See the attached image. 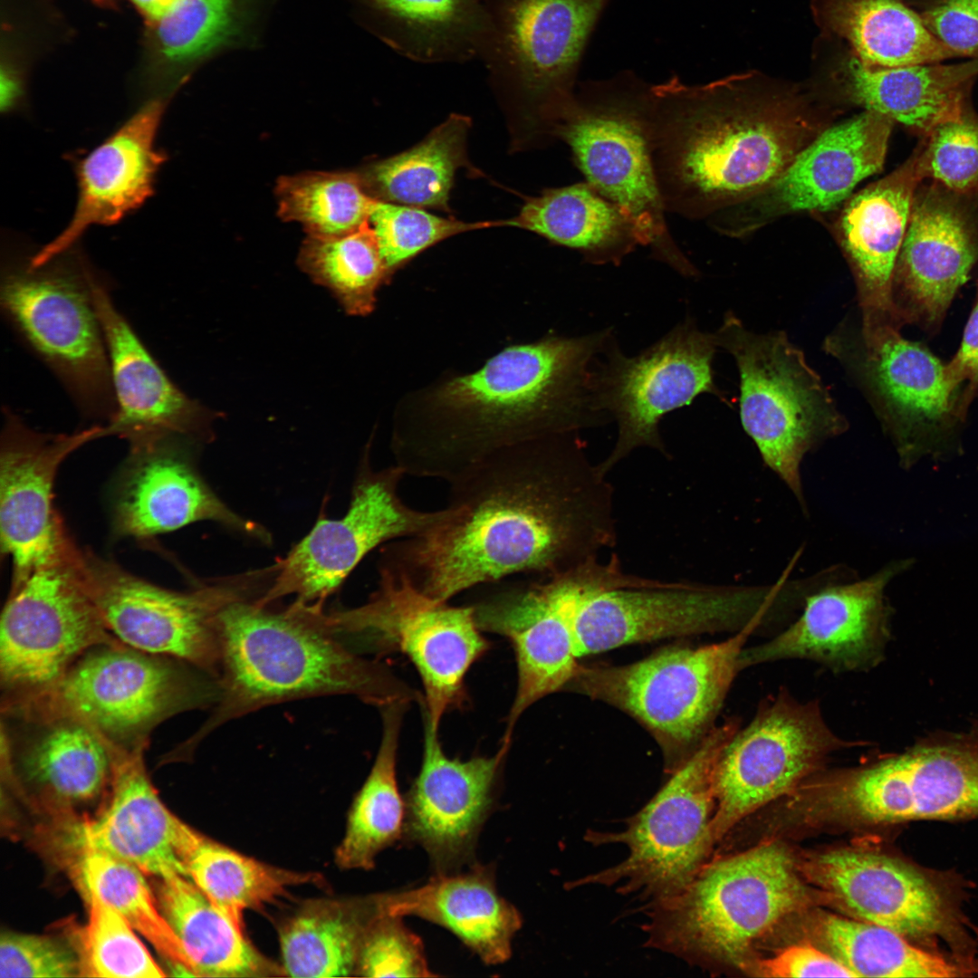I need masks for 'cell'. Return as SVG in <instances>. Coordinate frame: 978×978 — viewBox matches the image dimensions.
Returning <instances> with one entry per match:
<instances>
[{"mask_svg":"<svg viewBox=\"0 0 978 978\" xmlns=\"http://www.w3.org/2000/svg\"><path fill=\"white\" fill-rule=\"evenodd\" d=\"M379 898L388 915L414 916L446 928L487 964L510 958L522 926L518 910L498 893L493 870L478 865L464 873H438L419 887Z\"/></svg>","mask_w":978,"mask_h":978,"instance_id":"35","label":"cell"},{"mask_svg":"<svg viewBox=\"0 0 978 978\" xmlns=\"http://www.w3.org/2000/svg\"><path fill=\"white\" fill-rule=\"evenodd\" d=\"M854 745L829 728L818 701L801 702L784 688L767 698L715 765L714 844L743 818L799 787L829 754Z\"/></svg>","mask_w":978,"mask_h":978,"instance_id":"19","label":"cell"},{"mask_svg":"<svg viewBox=\"0 0 978 978\" xmlns=\"http://www.w3.org/2000/svg\"><path fill=\"white\" fill-rule=\"evenodd\" d=\"M807 877L857 919L905 937L943 936L951 926L939 890L892 857L855 849L829 850L803 865Z\"/></svg>","mask_w":978,"mask_h":978,"instance_id":"29","label":"cell"},{"mask_svg":"<svg viewBox=\"0 0 978 978\" xmlns=\"http://www.w3.org/2000/svg\"><path fill=\"white\" fill-rule=\"evenodd\" d=\"M746 76L652 84L651 146L666 213L716 215L771 186L821 131L798 98Z\"/></svg>","mask_w":978,"mask_h":978,"instance_id":"2","label":"cell"},{"mask_svg":"<svg viewBox=\"0 0 978 978\" xmlns=\"http://www.w3.org/2000/svg\"><path fill=\"white\" fill-rule=\"evenodd\" d=\"M508 748L503 743L490 757L450 758L426 720L422 764L407 797L404 835L427 851L437 873L452 872L471 859Z\"/></svg>","mask_w":978,"mask_h":978,"instance_id":"27","label":"cell"},{"mask_svg":"<svg viewBox=\"0 0 978 978\" xmlns=\"http://www.w3.org/2000/svg\"><path fill=\"white\" fill-rule=\"evenodd\" d=\"M809 791L870 823L978 816V733L830 772Z\"/></svg>","mask_w":978,"mask_h":978,"instance_id":"21","label":"cell"},{"mask_svg":"<svg viewBox=\"0 0 978 978\" xmlns=\"http://www.w3.org/2000/svg\"><path fill=\"white\" fill-rule=\"evenodd\" d=\"M94 300L103 329L116 413L109 436L129 444L166 435L209 438L216 414L187 396L168 377L135 332L100 276Z\"/></svg>","mask_w":978,"mask_h":978,"instance_id":"28","label":"cell"},{"mask_svg":"<svg viewBox=\"0 0 978 978\" xmlns=\"http://www.w3.org/2000/svg\"><path fill=\"white\" fill-rule=\"evenodd\" d=\"M977 76L978 57L951 65L883 68L868 66L853 56L842 67L844 87L853 101L923 137L969 104Z\"/></svg>","mask_w":978,"mask_h":978,"instance_id":"36","label":"cell"},{"mask_svg":"<svg viewBox=\"0 0 978 978\" xmlns=\"http://www.w3.org/2000/svg\"><path fill=\"white\" fill-rule=\"evenodd\" d=\"M79 853L76 873L85 896H94L115 909L174 970L195 975L178 937L144 878L145 873L104 852L81 849Z\"/></svg>","mask_w":978,"mask_h":978,"instance_id":"47","label":"cell"},{"mask_svg":"<svg viewBox=\"0 0 978 978\" xmlns=\"http://www.w3.org/2000/svg\"><path fill=\"white\" fill-rule=\"evenodd\" d=\"M166 101L143 104L101 144L73 160L78 197L67 226L32 254L45 260L79 243L91 225H110L139 208L154 194L167 154L156 148Z\"/></svg>","mask_w":978,"mask_h":978,"instance_id":"30","label":"cell"},{"mask_svg":"<svg viewBox=\"0 0 978 978\" xmlns=\"http://www.w3.org/2000/svg\"><path fill=\"white\" fill-rule=\"evenodd\" d=\"M179 435L129 445L111 494V532L117 539L149 540L190 523L212 521L261 539L264 530L232 512L192 465Z\"/></svg>","mask_w":978,"mask_h":978,"instance_id":"26","label":"cell"},{"mask_svg":"<svg viewBox=\"0 0 978 978\" xmlns=\"http://www.w3.org/2000/svg\"><path fill=\"white\" fill-rule=\"evenodd\" d=\"M369 224L388 272H394L433 244L476 229L506 225V221L464 222L442 217L421 207L377 199Z\"/></svg>","mask_w":978,"mask_h":978,"instance_id":"51","label":"cell"},{"mask_svg":"<svg viewBox=\"0 0 978 978\" xmlns=\"http://www.w3.org/2000/svg\"><path fill=\"white\" fill-rule=\"evenodd\" d=\"M756 970L763 977H857L834 954L810 944L790 945L760 961Z\"/></svg>","mask_w":978,"mask_h":978,"instance_id":"56","label":"cell"},{"mask_svg":"<svg viewBox=\"0 0 978 978\" xmlns=\"http://www.w3.org/2000/svg\"><path fill=\"white\" fill-rule=\"evenodd\" d=\"M506 225L575 249L593 264L618 265L638 246H648L635 218L587 181L528 197Z\"/></svg>","mask_w":978,"mask_h":978,"instance_id":"37","label":"cell"},{"mask_svg":"<svg viewBox=\"0 0 978 978\" xmlns=\"http://www.w3.org/2000/svg\"><path fill=\"white\" fill-rule=\"evenodd\" d=\"M717 347L714 334L700 331L691 318L633 357L623 354L609 337L593 379L598 409L618 425L615 446L599 464L604 474L638 447L647 446L668 456L659 423L698 395L710 393L727 402L714 381L712 363Z\"/></svg>","mask_w":978,"mask_h":978,"instance_id":"18","label":"cell"},{"mask_svg":"<svg viewBox=\"0 0 978 978\" xmlns=\"http://www.w3.org/2000/svg\"><path fill=\"white\" fill-rule=\"evenodd\" d=\"M813 9L820 24L845 39L868 66L937 63L955 56L898 0H816Z\"/></svg>","mask_w":978,"mask_h":978,"instance_id":"41","label":"cell"},{"mask_svg":"<svg viewBox=\"0 0 978 978\" xmlns=\"http://www.w3.org/2000/svg\"><path fill=\"white\" fill-rule=\"evenodd\" d=\"M894 121L866 110L818 134L762 193L771 217L799 211H826L842 202L885 162Z\"/></svg>","mask_w":978,"mask_h":978,"instance_id":"34","label":"cell"},{"mask_svg":"<svg viewBox=\"0 0 978 978\" xmlns=\"http://www.w3.org/2000/svg\"><path fill=\"white\" fill-rule=\"evenodd\" d=\"M152 24L159 20L177 0H130Z\"/></svg>","mask_w":978,"mask_h":978,"instance_id":"59","label":"cell"},{"mask_svg":"<svg viewBox=\"0 0 978 978\" xmlns=\"http://www.w3.org/2000/svg\"><path fill=\"white\" fill-rule=\"evenodd\" d=\"M74 976H82L80 943L75 945L51 935H1V978Z\"/></svg>","mask_w":978,"mask_h":978,"instance_id":"54","label":"cell"},{"mask_svg":"<svg viewBox=\"0 0 978 978\" xmlns=\"http://www.w3.org/2000/svg\"><path fill=\"white\" fill-rule=\"evenodd\" d=\"M89 919L80 935L82 976L164 977L134 928L111 906L86 896Z\"/></svg>","mask_w":978,"mask_h":978,"instance_id":"50","label":"cell"},{"mask_svg":"<svg viewBox=\"0 0 978 978\" xmlns=\"http://www.w3.org/2000/svg\"><path fill=\"white\" fill-rule=\"evenodd\" d=\"M405 475L397 465L373 470L367 454L346 513L339 519L318 521L275 566L274 579L255 602L267 606L294 595V601L323 605L377 546L422 533L446 518L447 506L426 512L402 500L398 488Z\"/></svg>","mask_w":978,"mask_h":978,"instance_id":"22","label":"cell"},{"mask_svg":"<svg viewBox=\"0 0 978 978\" xmlns=\"http://www.w3.org/2000/svg\"><path fill=\"white\" fill-rule=\"evenodd\" d=\"M297 264L353 316L374 310L377 291L390 275L369 221L343 235H308L300 247Z\"/></svg>","mask_w":978,"mask_h":978,"instance_id":"46","label":"cell"},{"mask_svg":"<svg viewBox=\"0 0 978 978\" xmlns=\"http://www.w3.org/2000/svg\"><path fill=\"white\" fill-rule=\"evenodd\" d=\"M947 377L961 392L959 410L964 418L978 393V297L965 325L961 345L951 361L945 364Z\"/></svg>","mask_w":978,"mask_h":978,"instance_id":"57","label":"cell"},{"mask_svg":"<svg viewBox=\"0 0 978 978\" xmlns=\"http://www.w3.org/2000/svg\"><path fill=\"white\" fill-rule=\"evenodd\" d=\"M489 583L473 605L482 631L506 638L515 655L518 684L503 743L510 744L514 724L532 704L564 689L579 665L576 620L588 597L634 582L617 554L597 558L551 576Z\"/></svg>","mask_w":978,"mask_h":978,"instance_id":"13","label":"cell"},{"mask_svg":"<svg viewBox=\"0 0 978 978\" xmlns=\"http://www.w3.org/2000/svg\"><path fill=\"white\" fill-rule=\"evenodd\" d=\"M379 589L363 605L323 613L329 629L352 650L400 652L425 691L426 720L437 731L444 714L463 699L465 676L488 647L473 607L451 606L379 567Z\"/></svg>","mask_w":978,"mask_h":978,"instance_id":"14","label":"cell"},{"mask_svg":"<svg viewBox=\"0 0 978 978\" xmlns=\"http://www.w3.org/2000/svg\"><path fill=\"white\" fill-rule=\"evenodd\" d=\"M899 330L845 319L826 337L823 349L866 395L908 464L964 418L961 392L949 380L945 364Z\"/></svg>","mask_w":978,"mask_h":978,"instance_id":"17","label":"cell"},{"mask_svg":"<svg viewBox=\"0 0 978 978\" xmlns=\"http://www.w3.org/2000/svg\"><path fill=\"white\" fill-rule=\"evenodd\" d=\"M908 565L893 561L863 580H836L810 592L788 628L766 642L744 647L740 670L791 659L816 662L835 673L877 666L888 638L885 590Z\"/></svg>","mask_w":978,"mask_h":978,"instance_id":"24","label":"cell"},{"mask_svg":"<svg viewBox=\"0 0 978 978\" xmlns=\"http://www.w3.org/2000/svg\"><path fill=\"white\" fill-rule=\"evenodd\" d=\"M0 109L9 114L21 109L24 101V84L19 75L8 68L1 71Z\"/></svg>","mask_w":978,"mask_h":978,"instance_id":"58","label":"cell"},{"mask_svg":"<svg viewBox=\"0 0 978 978\" xmlns=\"http://www.w3.org/2000/svg\"><path fill=\"white\" fill-rule=\"evenodd\" d=\"M754 631L714 644L665 647L623 666L579 665L564 690L613 705L654 736L673 772L714 727L739 657Z\"/></svg>","mask_w":978,"mask_h":978,"instance_id":"10","label":"cell"},{"mask_svg":"<svg viewBox=\"0 0 978 978\" xmlns=\"http://www.w3.org/2000/svg\"><path fill=\"white\" fill-rule=\"evenodd\" d=\"M264 0H177L155 22L160 53L187 68L228 48L252 43Z\"/></svg>","mask_w":978,"mask_h":978,"instance_id":"45","label":"cell"},{"mask_svg":"<svg viewBox=\"0 0 978 978\" xmlns=\"http://www.w3.org/2000/svg\"><path fill=\"white\" fill-rule=\"evenodd\" d=\"M819 932L833 954L857 977L948 978L963 971L888 928L855 917L826 915L820 918Z\"/></svg>","mask_w":978,"mask_h":978,"instance_id":"48","label":"cell"},{"mask_svg":"<svg viewBox=\"0 0 978 978\" xmlns=\"http://www.w3.org/2000/svg\"><path fill=\"white\" fill-rule=\"evenodd\" d=\"M610 335L605 330L509 347L449 381L436 395L438 416L406 432V473L448 483L498 449L606 422L593 378Z\"/></svg>","mask_w":978,"mask_h":978,"instance_id":"3","label":"cell"},{"mask_svg":"<svg viewBox=\"0 0 978 978\" xmlns=\"http://www.w3.org/2000/svg\"><path fill=\"white\" fill-rule=\"evenodd\" d=\"M922 181L916 149L892 173L853 197L842 212L840 241L865 324H905L893 299V282L914 195Z\"/></svg>","mask_w":978,"mask_h":978,"instance_id":"33","label":"cell"},{"mask_svg":"<svg viewBox=\"0 0 978 978\" xmlns=\"http://www.w3.org/2000/svg\"><path fill=\"white\" fill-rule=\"evenodd\" d=\"M804 595L802 581L786 576L763 586L640 578L586 599L576 620V655L667 638L745 628L755 632L800 609Z\"/></svg>","mask_w":978,"mask_h":978,"instance_id":"12","label":"cell"},{"mask_svg":"<svg viewBox=\"0 0 978 978\" xmlns=\"http://www.w3.org/2000/svg\"><path fill=\"white\" fill-rule=\"evenodd\" d=\"M187 876L207 899L244 931V913L287 894L291 887L320 885L322 876L271 866L198 834L185 857Z\"/></svg>","mask_w":978,"mask_h":978,"instance_id":"44","label":"cell"},{"mask_svg":"<svg viewBox=\"0 0 978 978\" xmlns=\"http://www.w3.org/2000/svg\"><path fill=\"white\" fill-rule=\"evenodd\" d=\"M920 15L955 56L978 57V0H938Z\"/></svg>","mask_w":978,"mask_h":978,"instance_id":"55","label":"cell"},{"mask_svg":"<svg viewBox=\"0 0 978 978\" xmlns=\"http://www.w3.org/2000/svg\"><path fill=\"white\" fill-rule=\"evenodd\" d=\"M971 196L932 182L917 187L897 258L893 299L905 323L938 328L978 262Z\"/></svg>","mask_w":978,"mask_h":978,"instance_id":"25","label":"cell"},{"mask_svg":"<svg viewBox=\"0 0 978 978\" xmlns=\"http://www.w3.org/2000/svg\"><path fill=\"white\" fill-rule=\"evenodd\" d=\"M738 729L735 720L714 726L622 830L588 833V842L622 844L628 854L616 865L575 879L570 887H616L618 892L637 894L648 903L683 891L709 861L714 845V769Z\"/></svg>","mask_w":978,"mask_h":978,"instance_id":"9","label":"cell"},{"mask_svg":"<svg viewBox=\"0 0 978 978\" xmlns=\"http://www.w3.org/2000/svg\"><path fill=\"white\" fill-rule=\"evenodd\" d=\"M323 611L321 605L297 601L273 610L246 598L225 606L217 618L219 698L209 719L177 753L188 756L221 724L278 703L351 695L381 708L416 698L386 667L361 658L335 636Z\"/></svg>","mask_w":978,"mask_h":978,"instance_id":"4","label":"cell"},{"mask_svg":"<svg viewBox=\"0 0 978 978\" xmlns=\"http://www.w3.org/2000/svg\"><path fill=\"white\" fill-rule=\"evenodd\" d=\"M99 276L78 243L41 262L8 248L1 261L0 308L16 338L54 375L80 413L107 425L116 403L94 300Z\"/></svg>","mask_w":978,"mask_h":978,"instance_id":"6","label":"cell"},{"mask_svg":"<svg viewBox=\"0 0 978 978\" xmlns=\"http://www.w3.org/2000/svg\"><path fill=\"white\" fill-rule=\"evenodd\" d=\"M381 707L383 733L375 762L349 810L334 861L341 869L374 868L377 855L404 835L406 801L396 778L400 721L405 705Z\"/></svg>","mask_w":978,"mask_h":978,"instance_id":"43","label":"cell"},{"mask_svg":"<svg viewBox=\"0 0 978 978\" xmlns=\"http://www.w3.org/2000/svg\"><path fill=\"white\" fill-rule=\"evenodd\" d=\"M610 0H485L481 59L527 120L553 118L572 99L589 40Z\"/></svg>","mask_w":978,"mask_h":978,"instance_id":"16","label":"cell"},{"mask_svg":"<svg viewBox=\"0 0 978 978\" xmlns=\"http://www.w3.org/2000/svg\"><path fill=\"white\" fill-rule=\"evenodd\" d=\"M470 119L454 114L421 142L358 171L369 194L382 201L449 211L458 168L468 165Z\"/></svg>","mask_w":978,"mask_h":978,"instance_id":"42","label":"cell"},{"mask_svg":"<svg viewBox=\"0 0 978 978\" xmlns=\"http://www.w3.org/2000/svg\"><path fill=\"white\" fill-rule=\"evenodd\" d=\"M736 362L740 417L764 464L806 509L801 477L804 456L848 429L820 375L781 331L756 333L727 312L715 333Z\"/></svg>","mask_w":978,"mask_h":978,"instance_id":"11","label":"cell"},{"mask_svg":"<svg viewBox=\"0 0 978 978\" xmlns=\"http://www.w3.org/2000/svg\"><path fill=\"white\" fill-rule=\"evenodd\" d=\"M218 698L217 679L201 669L117 643L90 649L45 689L2 701V712L15 718H76L116 749L133 752L147 748L163 721Z\"/></svg>","mask_w":978,"mask_h":978,"instance_id":"7","label":"cell"},{"mask_svg":"<svg viewBox=\"0 0 978 978\" xmlns=\"http://www.w3.org/2000/svg\"><path fill=\"white\" fill-rule=\"evenodd\" d=\"M380 906V905H379ZM364 977H429L420 938L400 916L382 911L369 923L360 947L357 973Z\"/></svg>","mask_w":978,"mask_h":978,"instance_id":"53","label":"cell"},{"mask_svg":"<svg viewBox=\"0 0 978 978\" xmlns=\"http://www.w3.org/2000/svg\"><path fill=\"white\" fill-rule=\"evenodd\" d=\"M146 748L117 750L109 799L76 827L75 847L107 853L158 878L187 876L185 856L198 832L162 802L146 770Z\"/></svg>","mask_w":978,"mask_h":978,"instance_id":"31","label":"cell"},{"mask_svg":"<svg viewBox=\"0 0 978 978\" xmlns=\"http://www.w3.org/2000/svg\"><path fill=\"white\" fill-rule=\"evenodd\" d=\"M2 760L34 798L71 807L110 788L117 749L81 720L68 716L7 718Z\"/></svg>","mask_w":978,"mask_h":978,"instance_id":"32","label":"cell"},{"mask_svg":"<svg viewBox=\"0 0 978 978\" xmlns=\"http://www.w3.org/2000/svg\"><path fill=\"white\" fill-rule=\"evenodd\" d=\"M916 149L922 180L955 193H978V113L968 104L935 126Z\"/></svg>","mask_w":978,"mask_h":978,"instance_id":"52","label":"cell"},{"mask_svg":"<svg viewBox=\"0 0 978 978\" xmlns=\"http://www.w3.org/2000/svg\"><path fill=\"white\" fill-rule=\"evenodd\" d=\"M579 432L498 449L448 482L447 516L382 549L379 567L427 596L551 576L617 542L613 488Z\"/></svg>","mask_w":978,"mask_h":978,"instance_id":"1","label":"cell"},{"mask_svg":"<svg viewBox=\"0 0 978 978\" xmlns=\"http://www.w3.org/2000/svg\"><path fill=\"white\" fill-rule=\"evenodd\" d=\"M82 572L90 598L120 642L185 661L218 679V615L228 604L246 598V580L177 591L88 550H82Z\"/></svg>","mask_w":978,"mask_h":978,"instance_id":"20","label":"cell"},{"mask_svg":"<svg viewBox=\"0 0 978 978\" xmlns=\"http://www.w3.org/2000/svg\"><path fill=\"white\" fill-rule=\"evenodd\" d=\"M0 443V545L12 565L11 587L46 562L70 535L53 506L61 465L86 444L109 436L103 424L47 434L4 409Z\"/></svg>","mask_w":978,"mask_h":978,"instance_id":"23","label":"cell"},{"mask_svg":"<svg viewBox=\"0 0 978 978\" xmlns=\"http://www.w3.org/2000/svg\"><path fill=\"white\" fill-rule=\"evenodd\" d=\"M275 195L279 216L303 225L308 235L331 236L369 221L377 200L358 171L306 172L283 176Z\"/></svg>","mask_w":978,"mask_h":978,"instance_id":"49","label":"cell"},{"mask_svg":"<svg viewBox=\"0 0 978 978\" xmlns=\"http://www.w3.org/2000/svg\"><path fill=\"white\" fill-rule=\"evenodd\" d=\"M383 41L421 62L480 58L487 31L485 0H360Z\"/></svg>","mask_w":978,"mask_h":978,"instance_id":"39","label":"cell"},{"mask_svg":"<svg viewBox=\"0 0 978 978\" xmlns=\"http://www.w3.org/2000/svg\"><path fill=\"white\" fill-rule=\"evenodd\" d=\"M156 897L178 937L197 976L285 975L282 965L262 954L188 876L158 878Z\"/></svg>","mask_w":978,"mask_h":978,"instance_id":"38","label":"cell"},{"mask_svg":"<svg viewBox=\"0 0 978 978\" xmlns=\"http://www.w3.org/2000/svg\"><path fill=\"white\" fill-rule=\"evenodd\" d=\"M117 643L86 590L82 550L70 535L10 588L0 622L3 700L42 691L90 649Z\"/></svg>","mask_w":978,"mask_h":978,"instance_id":"15","label":"cell"},{"mask_svg":"<svg viewBox=\"0 0 978 978\" xmlns=\"http://www.w3.org/2000/svg\"><path fill=\"white\" fill-rule=\"evenodd\" d=\"M807 898L788 850L762 844L708 861L683 891L649 902L646 946L689 964L739 965L755 940Z\"/></svg>","mask_w":978,"mask_h":978,"instance_id":"5","label":"cell"},{"mask_svg":"<svg viewBox=\"0 0 978 978\" xmlns=\"http://www.w3.org/2000/svg\"><path fill=\"white\" fill-rule=\"evenodd\" d=\"M652 84L633 72L583 83L554 130L590 183L625 208L653 256L683 275L696 269L675 243L657 187L651 146Z\"/></svg>","mask_w":978,"mask_h":978,"instance_id":"8","label":"cell"},{"mask_svg":"<svg viewBox=\"0 0 978 978\" xmlns=\"http://www.w3.org/2000/svg\"><path fill=\"white\" fill-rule=\"evenodd\" d=\"M379 910V895L304 901L279 927L285 975H356L365 932Z\"/></svg>","mask_w":978,"mask_h":978,"instance_id":"40","label":"cell"}]
</instances>
